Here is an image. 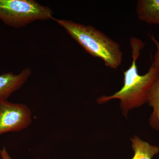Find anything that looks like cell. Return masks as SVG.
Instances as JSON below:
<instances>
[{
    "instance_id": "cell-2",
    "label": "cell",
    "mask_w": 159,
    "mask_h": 159,
    "mask_svg": "<svg viewBox=\"0 0 159 159\" xmlns=\"http://www.w3.org/2000/svg\"><path fill=\"white\" fill-rule=\"evenodd\" d=\"M68 34L94 57L103 60L106 66L112 70L119 67L123 53L119 43L93 26L69 20L54 19Z\"/></svg>"
},
{
    "instance_id": "cell-10",
    "label": "cell",
    "mask_w": 159,
    "mask_h": 159,
    "mask_svg": "<svg viewBox=\"0 0 159 159\" xmlns=\"http://www.w3.org/2000/svg\"><path fill=\"white\" fill-rule=\"evenodd\" d=\"M0 156L2 159H12L5 147H3L2 149L0 150Z\"/></svg>"
},
{
    "instance_id": "cell-7",
    "label": "cell",
    "mask_w": 159,
    "mask_h": 159,
    "mask_svg": "<svg viewBox=\"0 0 159 159\" xmlns=\"http://www.w3.org/2000/svg\"><path fill=\"white\" fill-rule=\"evenodd\" d=\"M132 148L134 152L132 159H152L159 152V147L151 145L137 136L131 138Z\"/></svg>"
},
{
    "instance_id": "cell-9",
    "label": "cell",
    "mask_w": 159,
    "mask_h": 159,
    "mask_svg": "<svg viewBox=\"0 0 159 159\" xmlns=\"http://www.w3.org/2000/svg\"><path fill=\"white\" fill-rule=\"evenodd\" d=\"M150 37L157 48L156 52L155 54L152 63L159 69V41L153 35H150Z\"/></svg>"
},
{
    "instance_id": "cell-4",
    "label": "cell",
    "mask_w": 159,
    "mask_h": 159,
    "mask_svg": "<svg viewBox=\"0 0 159 159\" xmlns=\"http://www.w3.org/2000/svg\"><path fill=\"white\" fill-rule=\"evenodd\" d=\"M32 122L31 112L26 104L0 102V135L20 131L28 127Z\"/></svg>"
},
{
    "instance_id": "cell-3",
    "label": "cell",
    "mask_w": 159,
    "mask_h": 159,
    "mask_svg": "<svg viewBox=\"0 0 159 159\" xmlns=\"http://www.w3.org/2000/svg\"><path fill=\"white\" fill-rule=\"evenodd\" d=\"M48 6L34 0H0V20L7 25L20 28L37 20L54 19Z\"/></svg>"
},
{
    "instance_id": "cell-5",
    "label": "cell",
    "mask_w": 159,
    "mask_h": 159,
    "mask_svg": "<svg viewBox=\"0 0 159 159\" xmlns=\"http://www.w3.org/2000/svg\"><path fill=\"white\" fill-rule=\"evenodd\" d=\"M31 73V69L26 68L17 74L9 72L0 75V102L8 100L12 93L24 85Z\"/></svg>"
},
{
    "instance_id": "cell-6",
    "label": "cell",
    "mask_w": 159,
    "mask_h": 159,
    "mask_svg": "<svg viewBox=\"0 0 159 159\" xmlns=\"http://www.w3.org/2000/svg\"><path fill=\"white\" fill-rule=\"evenodd\" d=\"M136 10L139 20L159 26V0H139Z\"/></svg>"
},
{
    "instance_id": "cell-1",
    "label": "cell",
    "mask_w": 159,
    "mask_h": 159,
    "mask_svg": "<svg viewBox=\"0 0 159 159\" xmlns=\"http://www.w3.org/2000/svg\"><path fill=\"white\" fill-rule=\"evenodd\" d=\"M130 45L132 49V62L130 67L123 72V86L113 95L102 96L97 99L99 104L108 102L112 99H119L122 115L126 118L131 110L147 103L149 92L159 75V69L152 63L146 74L142 75L139 74L136 61L145 43L139 39L132 38Z\"/></svg>"
},
{
    "instance_id": "cell-8",
    "label": "cell",
    "mask_w": 159,
    "mask_h": 159,
    "mask_svg": "<svg viewBox=\"0 0 159 159\" xmlns=\"http://www.w3.org/2000/svg\"><path fill=\"white\" fill-rule=\"evenodd\" d=\"M147 103L152 108L149 125L154 129L159 131V75L149 92Z\"/></svg>"
}]
</instances>
